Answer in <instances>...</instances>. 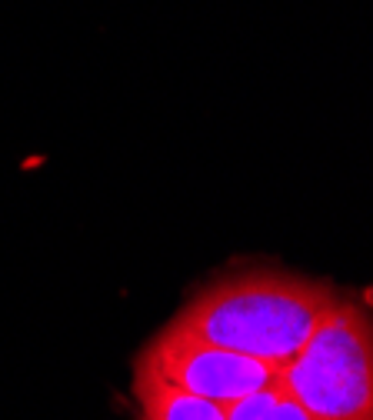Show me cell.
<instances>
[{"mask_svg":"<svg viewBox=\"0 0 373 420\" xmlns=\"http://www.w3.org/2000/svg\"><path fill=\"white\" fill-rule=\"evenodd\" d=\"M340 294L320 280L290 274H233L200 290L174 327L217 347L283 367L300 354Z\"/></svg>","mask_w":373,"mask_h":420,"instance_id":"6da1fadb","label":"cell"},{"mask_svg":"<svg viewBox=\"0 0 373 420\" xmlns=\"http://www.w3.org/2000/svg\"><path fill=\"white\" fill-rule=\"evenodd\" d=\"M280 384L313 420H373V317L340 297L300 354L280 367Z\"/></svg>","mask_w":373,"mask_h":420,"instance_id":"7a4b0ae2","label":"cell"},{"mask_svg":"<svg viewBox=\"0 0 373 420\" xmlns=\"http://www.w3.org/2000/svg\"><path fill=\"white\" fill-rule=\"evenodd\" d=\"M137 370L167 380L194 397L224 404V407L280 380L277 364L217 347V344H210L197 334H186L174 324L147 347Z\"/></svg>","mask_w":373,"mask_h":420,"instance_id":"3957f363","label":"cell"},{"mask_svg":"<svg viewBox=\"0 0 373 420\" xmlns=\"http://www.w3.org/2000/svg\"><path fill=\"white\" fill-rule=\"evenodd\" d=\"M137 397H140V420H227L224 404L194 397L140 370H137Z\"/></svg>","mask_w":373,"mask_h":420,"instance_id":"277c9868","label":"cell"},{"mask_svg":"<svg viewBox=\"0 0 373 420\" xmlns=\"http://www.w3.org/2000/svg\"><path fill=\"white\" fill-rule=\"evenodd\" d=\"M227 420H313L303 404L293 394H287L283 384H270V387H260L247 397L227 404Z\"/></svg>","mask_w":373,"mask_h":420,"instance_id":"5b68a950","label":"cell"}]
</instances>
